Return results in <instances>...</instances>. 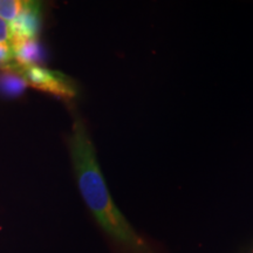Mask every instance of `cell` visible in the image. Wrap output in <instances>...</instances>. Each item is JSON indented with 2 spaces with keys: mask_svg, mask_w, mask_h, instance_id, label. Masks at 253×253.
Listing matches in <instances>:
<instances>
[{
  "mask_svg": "<svg viewBox=\"0 0 253 253\" xmlns=\"http://www.w3.org/2000/svg\"><path fill=\"white\" fill-rule=\"evenodd\" d=\"M68 145L81 196L101 229L123 253H156L154 245L129 224L110 197L94 144L81 119L73 123Z\"/></svg>",
  "mask_w": 253,
  "mask_h": 253,
  "instance_id": "cell-1",
  "label": "cell"
},
{
  "mask_svg": "<svg viewBox=\"0 0 253 253\" xmlns=\"http://www.w3.org/2000/svg\"><path fill=\"white\" fill-rule=\"evenodd\" d=\"M23 73L28 86L38 90L46 91L62 99H72L77 94L74 84L60 72L42 68L41 66H32L23 68Z\"/></svg>",
  "mask_w": 253,
  "mask_h": 253,
  "instance_id": "cell-2",
  "label": "cell"
},
{
  "mask_svg": "<svg viewBox=\"0 0 253 253\" xmlns=\"http://www.w3.org/2000/svg\"><path fill=\"white\" fill-rule=\"evenodd\" d=\"M11 43L18 40L37 39L41 28V6L37 1H24L23 8L9 25Z\"/></svg>",
  "mask_w": 253,
  "mask_h": 253,
  "instance_id": "cell-3",
  "label": "cell"
},
{
  "mask_svg": "<svg viewBox=\"0 0 253 253\" xmlns=\"http://www.w3.org/2000/svg\"><path fill=\"white\" fill-rule=\"evenodd\" d=\"M11 49L14 63L20 68L40 66L45 60V50L37 39L13 41Z\"/></svg>",
  "mask_w": 253,
  "mask_h": 253,
  "instance_id": "cell-4",
  "label": "cell"
},
{
  "mask_svg": "<svg viewBox=\"0 0 253 253\" xmlns=\"http://www.w3.org/2000/svg\"><path fill=\"white\" fill-rule=\"evenodd\" d=\"M27 81L24 77L23 68L15 63L0 69V95L8 99L20 96L27 88Z\"/></svg>",
  "mask_w": 253,
  "mask_h": 253,
  "instance_id": "cell-5",
  "label": "cell"
},
{
  "mask_svg": "<svg viewBox=\"0 0 253 253\" xmlns=\"http://www.w3.org/2000/svg\"><path fill=\"white\" fill-rule=\"evenodd\" d=\"M21 0H0V18L5 21H13L23 8Z\"/></svg>",
  "mask_w": 253,
  "mask_h": 253,
  "instance_id": "cell-6",
  "label": "cell"
},
{
  "mask_svg": "<svg viewBox=\"0 0 253 253\" xmlns=\"http://www.w3.org/2000/svg\"><path fill=\"white\" fill-rule=\"evenodd\" d=\"M12 63H14V60L11 46L0 45V69L11 66Z\"/></svg>",
  "mask_w": 253,
  "mask_h": 253,
  "instance_id": "cell-7",
  "label": "cell"
},
{
  "mask_svg": "<svg viewBox=\"0 0 253 253\" xmlns=\"http://www.w3.org/2000/svg\"><path fill=\"white\" fill-rule=\"evenodd\" d=\"M11 28L7 21L0 18V45L9 46L11 45Z\"/></svg>",
  "mask_w": 253,
  "mask_h": 253,
  "instance_id": "cell-8",
  "label": "cell"
}]
</instances>
